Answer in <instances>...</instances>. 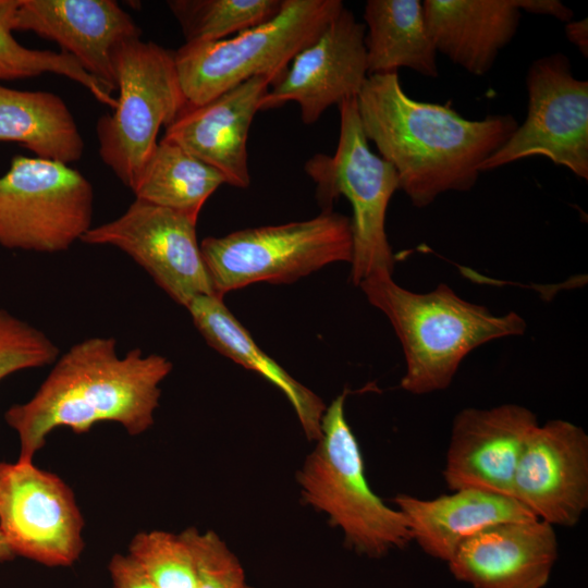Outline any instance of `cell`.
<instances>
[{"label": "cell", "mask_w": 588, "mask_h": 588, "mask_svg": "<svg viewBox=\"0 0 588 588\" xmlns=\"http://www.w3.org/2000/svg\"><path fill=\"white\" fill-rule=\"evenodd\" d=\"M224 183L219 171L162 138L132 192L135 199L197 220L207 199Z\"/></svg>", "instance_id": "cb8c5ba5"}, {"label": "cell", "mask_w": 588, "mask_h": 588, "mask_svg": "<svg viewBox=\"0 0 588 588\" xmlns=\"http://www.w3.org/2000/svg\"><path fill=\"white\" fill-rule=\"evenodd\" d=\"M52 365L36 393L4 414L19 438L20 462H33L60 427L81 434L111 421L130 436L144 433L155 422L160 384L173 367L167 357L137 347L120 356L112 336L75 343Z\"/></svg>", "instance_id": "7a4b0ae2"}, {"label": "cell", "mask_w": 588, "mask_h": 588, "mask_svg": "<svg viewBox=\"0 0 588 588\" xmlns=\"http://www.w3.org/2000/svg\"><path fill=\"white\" fill-rule=\"evenodd\" d=\"M108 571L111 588H157L127 554H114L109 561Z\"/></svg>", "instance_id": "f546056e"}, {"label": "cell", "mask_w": 588, "mask_h": 588, "mask_svg": "<svg viewBox=\"0 0 588 588\" xmlns=\"http://www.w3.org/2000/svg\"><path fill=\"white\" fill-rule=\"evenodd\" d=\"M272 82L254 76L200 106H186L166 127L163 138L219 171L225 183L247 188V137Z\"/></svg>", "instance_id": "ac0fdd59"}, {"label": "cell", "mask_w": 588, "mask_h": 588, "mask_svg": "<svg viewBox=\"0 0 588 588\" xmlns=\"http://www.w3.org/2000/svg\"><path fill=\"white\" fill-rule=\"evenodd\" d=\"M14 556L15 555L13 554L7 540L4 539L3 535L0 531V561H8V560L13 559Z\"/></svg>", "instance_id": "d6a6232c"}, {"label": "cell", "mask_w": 588, "mask_h": 588, "mask_svg": "<svg viewBox=\"0 0 588 588\" xmlns=\"http://www.w3.org/2000/svg\"><path fill=\"white\" fill-rule=\"evenodd\" d=\"M13 0H0V81L26 78L53 73L85 87L99 102L114 109L115 98L69 53L22 46L8 24Z\"/></svg>", "instance_id": "484cf974"}, {"label": "cell", "mask_w": 588, "mask_h": 588, "mask_svg": "<svg viewBox=\"0 0 588 588\" xmlns=\"http://www.w3.org/2000/svg\"><path fill=\"white\" fill-rule=\"evenodd\" d=\"M358 286L391 322L405 357L401 387L416 395L445 390L470 352L493 340L523 335L527 328L517 313L493 315L445 283L416 293L399 285L391 272L377 271Z\"/></svg>", "instance_id": "3957f363"}, {"label": "cell", "mask_w": 588, "mask_h": 588, "mask_svg": "<svg viewBox=\"0 0 588 588\" xmlns=\"http://www.w3.org/2000/svg\"><path fill=\"white\" fill-rule=\"evenodd\" d=\"M538 425L536 414L517 404L460 411L443 469L446 486L512 497L518 462Z\"/></svg>", "instance_id": "2e32d148"}, {"label": "cell", "mask_w": 588, "mask_h": 588, "mask_svg": "<svg viewBox=\"0 0 588 588\" xmlns=\"http://www.w3.org/2000/svg\"><path fill=\"white\" fill-rule=\"evenodd\" d=\"M340 134L334 155L317 154L304 166L316 183L322 211L344 195L353 209L351 280L356 286L377 271L393 273L395 257L385 233L387 209L399 189L394 168L371 151L362 128L356 98L339 105Z\"/></svg>", "instance_id": "ba28073f"}, {"label": "cell", "mask_w": 588, "mask_h": 588, "mask_svg": "<svg viewBox=\"0 0 588 588\" xmlns=\"http://www.w3.org/2000/svg\"><path fill=\"white\" fill-rule=\"evenodd\" d=\"M185 42L218 41L262 24L281 10L282 0H170Z\"/></svg>", "instance_id": "d4e9b609"}, {"label": "cell", "mask_w": 588, "mask_h": 588, "mask_svg": "<svg viewBox=\"0 0 588 588\" xmlns=\"http://www.w3.org/2000/svg\"><path fill=\"white\" fill-rule=\"evenodd\" d=\"M185 308L209 346L281 389L295 408L306 436L309 439L320 438L321 419L326 411L321 399L293 379L256 344L225 306L223 298L215 295L197 296Z\"/></svg>", "instance_id": "44dd1931"}, {"label": "cell", "mask_w": 588, "mask_h": 588, "mask_svg": "<svg viewBox=\"0 0 588 588\" xmlns=\"http://www.w3.org/2000/svg\"><path fill=\"white\" fill-rule=\"evenodd\" d=\"M248 588H250V587H248Z\"/></svg>", "instance_id": "836d02e7"}, {"label": "cell", "mask_w": 588, "mask_h": 588, "mask_svg": "<svg viewBox=\"0 0 588 588\" xmlns=\"http://www.w3.org/2000/svg\"><path fill=\"white\" fill-rule=\"evenodd\" d=\"M119 97L113 112L98 119L99 156L131 191L169 126L187 106L174 51L152 41H123L113 56Z\"/></svg>", "instance_id": "8992f818"}, {"label": "cell", "mask_w": 588, "mask_h": 588, "mask_svg": "<svg viewBox=\"0 0 588 588\" xmlns=\"http://www.w3.org/2000/svg\"><path fill=\"white\" fill-rule=\"evenodd\" d=\"M196 224L187 216L135 199L119 218L90 228L81 241L122 250L186 307L197 296L215 295Z\"/></svg>", "instance_id": "7c38bea8"}, {"label": "cell", "mask_w": 588, "mask_h": 588, "mask_svg": "<svg viewBox=\"0 0 588 588\" xmlns=\"http://www.w3.org/2000/svg\"><path fill=\"white\" fill-rule=\"evenodd\" d=\"M200 250L216 296L257 282L289 284L340 261H352L351 219L322 211L317 217L232 232L201 241Z\"/></svg>", "instance_id": "52a82bcc"}, {"label": "cell", "mask_w": 588, "mask_h": 588, "mask_svg": "<svg viewBox=\"0 0 588 588\" xmlns=\"http://www.w3.org/2000/svg\"><path fill=\"white\" fill-rule=\"evenodd\" d=\"M196 567V588H248L237 558L213 531L187 528L181 532Z\"/></svg>", "instance_id": "f1b7e54d"}, {"label": "cell", "mask_w": 588, "mask_h": 588, "mask_svg": "<svg viewBox=\"0 0 588 588\" xmlns=\"http://www.w3.org/2000/svg\"><path fill=\"white\" fill-rule=\"evenodd\" d=\"M426 25L437 52L468 73L485 75L517 32V0H425Z\"/></svg>", "instance_id": "ffe728a7"}, {"label": "cell", "mask_w": 588, "mask_h": 588, "mask_svg": "<svg viewBox=\"0 0 588 588\" xmlns=\"http://www.w3.org/2000/svg\"><path fill=\"white\" fill-rule=\"evenodd\" d=\"M526 86V120L479 171L543 156L588 180V82L576 78L567 56L558 52L530 64Z\"/></svg>", "instance_id": "30bf717a"}, {"label": "cell", "mask_w": 588, "mask_h": 588, "mask_svg": "<svg viewBox=\"0 0 588 588\" xmlns=\"http://www.w3.org/2000/svg\"><path fill=\"white\" fill-rule=\"evenodd\" d=\"M0 140L15 142L38 158L69 164L84 154V140L69 107L50 91L0 84Z\"/></svg>", "instance_id": "603a6c76"}, {"label": "cell", "mask_w": 588, "mask_h": 588, "mask_svg": "<svg viewBox=\"0 0 588 588\" xmlns=\"http://www.w3.org/2000/svg\"><path fill=\"white\" fill-rule=\"evenodd\" d=\"M512 497L538 519L572 527L588 507V436L564 419L538 425L518 462Z\"/></svg>", "instance_id": "5bb4252c"}, {"label": "cell", "mask_w": 588, "mask_h": 588, "mask_svg": "<svg viewBox=\"0 0 588 588\" xmlns=\"http://www.w3.org/2000/svg\"><path fill=\"white\" fill-rule=\"evenodd\" d=\"M366 27L345 7L299 51L282 78L270 86L260 110L298 103L305 124L315 123L331 106L356 98L367 77Z\"/></svg>", "instance_id": "4fadbf2b"}, {"label": "cell", "mask_w": 588, "mask_h": 588, "mask_svg": "<svg viewBox=\"0 0 588 588\" xmlns=\"http://www.w3.org/2000/svg\"><path fill=\"white\" fill-rule=\"evenodd\" d=\"M412 539L431 558L452 559L458 547L482 529L537 518L514 498L479 489H458L434 499L397 494L393 499Z\"/></svg>", "instance_id": "d6986e66"}, {"label": "cell", "mask_w": 588, "mask_h": 588, "mask_svg": "<svg viewBox=\"0 0 588 588\" xmlns=\"http://www.w3.org/2000/svg\"><path fill=\"white\" fill-rule=\"evenodd\" d=\"M58 345L40 329L0 308V381L21 370L52 365Z\"/></svg>", "instance_id": "83f0119b"}, {"label": "cell", "mask_w": 588, "mask_h": 588, "mask_svg": "<svg viewBox=\"0 0 588 588\" xmlns=\"http://www.w3.org/2000/svg\"><path fill=\"white\" fill-rule=\"evenodd\" d=\"M10 29L33 32L58 44L110 93L117 89L113 56L142 29L112 0H13Z\"/></svg>", "instance_id": "9a60e30c"}, {"label": "cell", "mask_w": 588, "mask_h": 588, "mask_svg": "<svg viewBox=\"0 0 588 588\" xmlns=\"http://www.w3.org/2000/svg\"><path fill=\"white\" fill-rule=\"evenodd\" d=\"M157 588H196L192 551L182 537L164 530L136 534L126 553Z\"/></svg>", "instance_id": "4316f807"}, {"label": "cell", "mask_w": 588, "mask_h": 588, "mask_svg": "<svg viewBox=\"0 0 588 588\" xmlns=\"http://www.w3.org/2000/svg\"><path fill=\"white\" fill-rule=\"evenodd\" d=\"M345 393L336 396L321 419V436L298 476L306 503L339 527L348 548L381 558L412 539L402 513L370 488L359 444L344 414Z\"/></svg>", "instance_id": "277c9868"}, {"label": "cell", "mask_w": 588, "mask_h": 588, "mask_svg": "<svg viewBox=\"0 0 588 588\" xmlns=\"http://www.w3.org/2000/svg\"><path fill=\"white\" fill-rule=\"evenodd\" d=\"M517 5L520 12L550 15L566 23L573 17V11L558 0H517Z\"/></svg>", "instance_id": "4dcf8cb0"}, {"label": "cell", "mask_w": 588, "mask_h": 588, "mask_svg": "<svg viewBox=\"0 0 588 588\" xmlns=\"http://www.w3.org/2000/svg\"><path fill=\"white\" fill-rule=\"evenodd\" d=\"M84 517L70 486L33 462H0V531L14 555L71 566L85 548Z\"/></svg>", "instance_id": "8fae6325"}, {"label": "cell", "mask_w": 588, "mask_h": 588, "mask_svg": "<svg viewBox=\"0 0 588 588\" xmlns=\"http://www.w3.org/2000/svg\"><path fill=\"white\" fill-rule=\"evenodd\" d=\"M565 35L568 41L575 45L580 53L588 57V20L569 21L565 25Z\"/></svg>", "instance_id": "1f68e13d"}, {"label": "cell", "mask_w": 588, "mask_h": 588, "mask_svg": "<svg viewBox=\"0 0 588 588\" xmlns=\"http://www.w3.org/2000/svg\"><path fill=\"white\" fill-rule=\"evenodd\" d=\"M94 188L69 164L16 156L0 176V245L60 253L93 228Z\"/></svg>", "instance_id": "9c48e42d"}, {"label": "cell", "mask_w": 588, "mask_h": 588, "mask_svg": "<svg viewBox=\"0 0 588 588\" xmlns=\"http://www.w3.org/2000/svg\"><path fill=\"white\" fill-rule=\"evenodd\" d=\"M558 555L554 526L534 518L482 529L458 547L448 565L473 588H544Z\"/></svg>", "instance_id": "e0dca14e"}, {"label": "cell", "mask_w": 588, "mask_h": 588, "mask_svg": "<svg viewBox=\"0 0 588 588\" xmlns=\"http://www.w3.org/2000/svg\"><path fill=\"white\" fill-rule=\"evenodd\" d=\"M362 128L399 177V189L424 208L442 193L467 192L479 167L518 126L511 114L468 120L445 105L406 95L397 72L368 75L356 97Z\"/></svg>", "instance_id": "6da1fadb"}, {"label": "cell", "mask_w": 588, "mask_h": 588, "mask_svg": "<svg viewBox=\"0 0 588 588\" xmlns=\"http://www.w3.org/2000/svg\"><path fill=\"white\" fill-rule=\"evenodd\" d=\"M343 8L341 0H282L274 17L233 37L185 42L174 60L187 106L204 105L254 76L274 85Z\"/></svg>", "instance_id": "5b68a950"}, {"label": "cell", "mask_w": 588, "mask_h": 588, "mask_svg": "<svg viewBox=\"0 0 588 588\" xmlns=\"http://www.w3.org/2000/svg\"><path fill=\"white\" fill-rule=\"evenodd\" d=\"M368 74L411 69L427 77L439 75L437 49L419 0H368L364 10Z\"/></svg>", "instance_id": "7402d4cb"}]
</instances>
